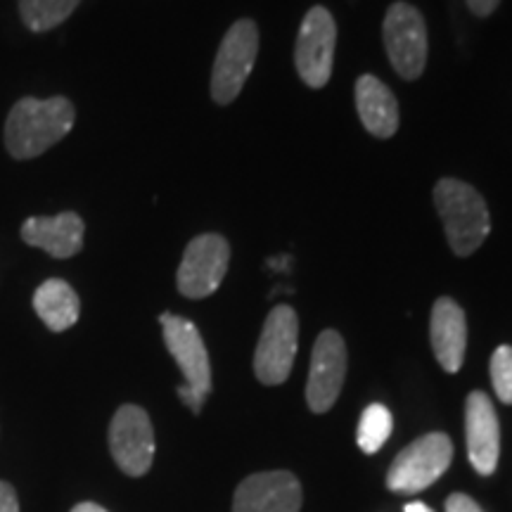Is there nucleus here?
I'll return each instance as SVG.
<instances>
[{
  "instance_id": "nucleus-1",
  "label": "nucleus",
  "mask_w": 512,
  "mask_h": 512,
  "mask_svg": "<svg viewBox=\"0 0 512 512\" xmlns=\"http://www.w3.org/2000/svg\"><path fill=\"white\" fill-rule=\"evenodd\" d=\"M76 110L67 98H22L5 121V147L15 159H34L74 128Z\"/></svg>"
},
{
  "instance_id": "nucleus-2",
  "label": "nucleus",
  "mask_w": 512,
  "mask_h": 512,
  "mask_svg": "<svg viewBox=\"0 0 512 512\" xmlns=\"http://www.w3.org/2000/svg\"><path fill=\"white\" fill-rule=\"evenodd\" d=\"M434 204L453 252L458 256L475 254L491 233V216L484 197L470 183L441 178L434 185Z\"/></svg>"
},
{
  "instance_id": "nucleus-3",
  "label": "nucleus",
  "mask_w": 512,
  "mask_h": 512,
  "mask_svg": "<svg viewBox=\"0 0 512 512\" xmlns=\"http://www.w3.org/2000/svg\"><path fill=\"white\" fill-rule=\"evenodd\" d=\"M453 460V441L444 432H430L408 444L389 465L387 486L394 494H418L444 475Z\"/></svg>"
},
{
  "instance_id": "nucleus-4",
  "label": "nucleus",
  "mask_w": 512,
  "mask_h": 512,
  "mask_svg": "<svg viewBox=\"0 0 512 512\" xmlns=\"http://www.w3.org/2000/svg\"><path fill=\"white\" fill-rule=\"evenodd\" d=\"M259 53V27L252 19H238L223 36L211 72V98L219 105H230L238 98L252 74Z\"/></svg>"
},
{
  "instance_id": "nucleus-5",
  "label": "nucleus",
  "mask_w": 512,
  "mask_h": 512,
  "mask_svg": "<svg viewBox=\"0 0 512 512\" xmlns=\"http://www.w3.org/2000/svg\"><path fill=\"white\" fill-rule=\"evenodd\" d=\"M384 48L396 74L415 81L427 64V27L422 12L411 3H394L382 24Z\"/></svg>"
},
{
  "instance_id": "nucleus-6",
  "label": "nucleus",
  "mask_w": 512,
  "mask_h": 512,
  "mask_svg": "<svg viewBox=\"0 0 512 512\" xmlns=\"http://www.w3.org/2000/svg\"><path fill=\"white\" fill-rule=\"evenodd\" d=\"M299 344V318L292 306L278 304L268 313L254 354V373L264 384H283L292 373Z\"/></svg>"
},
{
  "instance_id": "nucleus-7",
  "label": "nucleus",
  "mask_w": 512,
  "mask_h": 512,
  "mask_svg": "<svg viewBox=\"0 0 512 512\" xmlns=\"http://www.w3.org/2000/svg\"><path fill=\"white\" fill-rule=\"evenodd\" d=\"M230 264V245L219 233H204L190 240L178 266V292L188 299L211 297L219 290Z\"/></svg>"
},
{
  "instance_id": "nucleus-8",
  "label": "nucleus",
  "mask_w": 512,
  "mask_h": 512,
  "mask_svg": "<svg viewBox=\"0 0 512 512\" xmlns=\"http://www.w3.org/2000/svg\"><path fill=\"white\" fill-rule=\"evenodd\" d=\"M337 46V24L328 8L316 5L304 15L299 27L297 46H294V64L302 81L309 88H323L332 76Z\"/></svg>"
},
{
  "instance_id": "nucleus-9",
  "label": "nucleus",
  "mask_w": 512,
  "mask_h": 512,
  "mask_svg": "<svg viewBox=\"0 0 512 512\" xmlns=\"http://www.w3.org/2000/svg\"><path fill=\"white\" fill-rule=\"evenodd\" d=\"M110 451L114 463L128 477H143L155 460V430L150 415L126 403L110 422Z\"/></svg>"
},
{
  "instance_id": "nucleus-10",
  "label": "nucleus",
  "mask_w": 512,
  "mask_h": 512,
  "mask_svg": "<svg viewBox=\"0 0 512 512\" xmlns=\"http://www.w3.org/2000/svg\"><path fill=\"white\" fill-rule=\"evenodd\" d=\"M159 323L164 330L166 349L185 377L183 384L204 403L211 394V366L200 330L192 320L174 313H162Z\"/></svg>"
},
{
  "instance_id": "nucleus-11",
  "label": "nucleus",
  "mask_w": 512,
  "mask_h": 512,
  "mask_svg": "<svg viewBox=\"0 0 512 512\" xmlns=\"http://www.w3.org/2000/svg\"><path fill=\"white\" fill-rule=\"evenodd\" d=\"M347 377V344L337 330H323L313 344L306 403L313 413H328L342 394Z\"/></svg>"
},
{
  "instance_id": "nucleus-12",
  "label": "nucleus",
  "mask_w": 512,
  "mask_h": 512,
  "mask_svg": "<svg viewBox=\"0 0 512 512\" xmlns=\"http://www.w3.org/2000/svg\"><path fill=\"white\" fill-rule=\"evenodd\" d=\"M302 484L287 470L259 472L238 486L233 512H299L302 510Z\"/></svg>"
},
{
  "instance_id": "nucleus-13",
  "label": "nucleus",
  "mask_w": 512,
  "mask_h": 512,
  "mask_svg": "<svg viewBox=\"0 0 512 512\" xmlns=\"http://www.w3.org/2000/svg\"><path fill=\"white\" fill-rule=\"evenodd\" d=\"M467 458L479 475L489 477L501 456V425L494 401L484 392H472L465 401Z\"/></svg>"
},
{
  "instance_id": "nucleus-14",
  "label": "nucleus",
  "mask_w": 512,
  "mask_h": 512,
  "mask_svg": "<svg viewBox=\"0 0 512 512\" xmlns=\"http://www.w3.org/2000/svg\"><path fill=\"white\" fill-rule=\"evenodd\" d=\"M83 219L74 211L57 216H34L22 226V240L31 247L43 249L55 259H72L83 247Z\"/></svg>"
},
{
  "instance_id": "nucleus-15",
  "label": "nucleus",
  "mask_w": 512,
  "mask_h": 512,
  "mask_svg": "<svg viewBox=\"0 0 512 512\" xmlns=\"http://www.w3.org/2000/svg\"><path fill=\"white\" fill-rule=\"evenodd\" d=\"M430 339L434 356L446 373H458L463 368L467 349V320L460 304L451 297H439L434 302L430 320Z\"/></svg>"
},
{
  "instance_id": "nucleus-16",
  "label": "nucleus",
  "mask_w": 512,
  "mask_h": 512,
  "mask_svg": "<svg viewBox=\"0 0 512 512\" xmlns=\"http://www.w3.org/2000/svg\"><path fill=\"white\" fill-rule=\"evenodd\" d=\"M356 110L366 131L377 138H392L399 128V102L373 74H363L356 81Z\"/></svg>"
},
{
  "instance_id": "nucleus-17",
  "label": "nucleus",
  "mask_w": 512,
  "mask_h": 512,
  "mask_svg": "<svg viewBox=\"0 0 512 512\" xmlns=\"http://www.w3.org/2000/svg\"><path fill=\"white\" fill-rule=\"evenodd\" d=\"M34 309L48 330L64 332L79 320L81 302L72 285L50 278L34 292Z\"/></svg>"
},
{
  "instance_id": "nucleus-18",
  "label": "nucleus",
  "mask_w": 512,
  "mask_h": 512,
  "mask_svg": "<svg viewBox=\"0 0 512 512\" xmlns=\"http://www.w3.org/2000/svg\"><path fill=\"white\" fill-rule=\"evenodd\" d=\"M81 0H19V17L34 34L60 27L64 19L72 17Z\"/></svg>"
},
{
  "instance_id": "nucleus-19",
  "label": "nucleus",
  "mask_w": 512,
  "mask_h": 512,
  "mask_svg": "<svg viewBox=\"0 0 512 512\" xmlns=\"http://www.w3.org/2000/svg\"><path fill=\"white\" fill-rule=\"evenodd\" d=\"M392 430L394 418L392 413H389V408L382 406V403H370L361 415V422H358V448H361L363 453H368V456H373V453H377L384 444H387Z\"/></svg>"
},
{
  "instance_id": "nucleus-20",
  "label": "nucleus",
  "mask_w": 512,
  "mask_h": 512,
  "mask_svg": "<svg viewBox=\"0 0 512 512\" xmlns=\"http://www.w3.org/2000/svg\"><path fill=\"white\" fill-rule=\"evenodd\" d=\"M491 384L503 403L512 406V347L503 344L491 356Z\"/></svg>"
},
{
  "instance_id": "nucleus-21",
  "label": "nucleus",
  "mask_w": 512,
  "mask_h": 512,
  "mask_svg": "<svg viewBox=\"0 0 512 512\" xmlns=\"http://www.w3.org/2000/svg\"><path fill=\"white\" fill-rule=\"evenodd\" d=\"M446 512H484L467 494H451L446 498Z\"/></svg>"
},
{
  "instance_id": "nucleus-22",
  "label": "nucleus",
  "mask_w": 512,
  "mask_h": 512,
  "mask_svg": "<svg viewBox=\"0 0 512 512\" xmlns=\"http://www.w3.org/2000/svg\"><path fill=\"white\" fill-rule=\"evenodd\" d=\"M0 512H19L17 494L8 482H0Z\"/></svg>"
},
{
  "instance_id": "nucleus-23",
  "label": "nucleus",
  "mask_w": 512,
  "mask_h": 512,
  "mask_svg": "<svg viewBox=\"0 0 512 512\" xmlns=\"http://www.w3.org/2000/svg\"><path fill=\"white\" fill-rule=\"evenodd\" d=\"M467 8H470L472 15L477 17H489L491 12H494L498 5H501V0H465Z\"/></svg>"
},
{
  "instance_id": "nucleus-24",
  "label": "nucleus",
  "mask_w": 512,
  "mask_h": 512,
  "mask_svg": "<svg viewBox=\"0 0 512 512\" xmlns=\"http://www.w3.org/2000/svg\"><path fill=\"white\" fill-rule=\"evenodd\" d=\"M72 512H107V510L98 503H79L76 508H72Z\"/></svg>"
},
{
  "instance_id": "nucleus-25",
  "label": "nucleus",
  "mask_w": 512,
  "mask_h": 512,
  "mask_svg": "<svg viewBox=\"0 0 512 512\" xmlns=\"http://www.w3.org/2000/svg\"><path fill=\"white\" fill-rule=\"evenodd\" d=\"M403 510H406V512H434V510L430 508V505H425V503H420V501L408 503Z\"/></svg>"
}]
</instances>
